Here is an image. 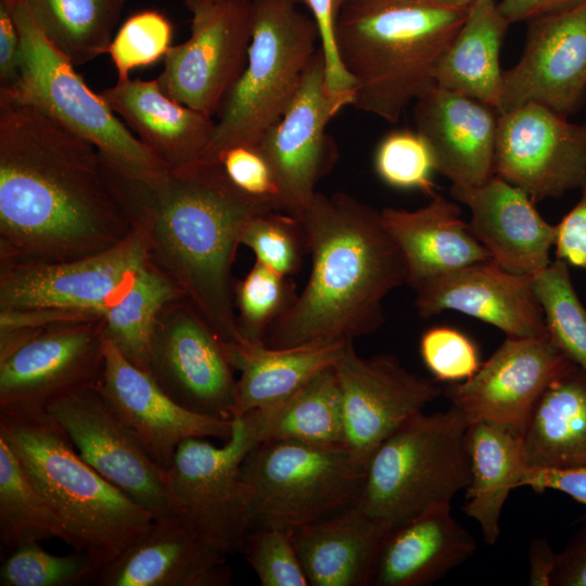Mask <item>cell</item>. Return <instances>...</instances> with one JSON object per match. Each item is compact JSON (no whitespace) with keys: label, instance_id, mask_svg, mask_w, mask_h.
<instances>
[{"label":"cell","instance_id":"ac0fdd59","mask_svg":"<svg viewBox=\"0 0 586 586\" xmlns=\"http://www.w3.org/2000/svg\"><path fill=\"white\" fill-rule=\"evenodd\" d=\"M347 448L364 463L396 429L435 400L442 388L408 371L394 355L359 356L347 341L334 365Z\"/></svg>","mask_w":586,"mask_h":586},{"label":"cell","instance_id":"5bb4252c","mask_svg":"<svg viewBox=\"0 0 586 586\" xmlns=\"http://www.w3.org/2000/svg\"><path fill=\"white\" fill-rule=\"evenodd\" d=\"M190 12L191 35L169 48L156 80L173 100L214 118L246 64L252 0L203 4Z\"/></svg>","mask_w":586,"mask_h":586},{"label":"cell","instance_id":"836d02e7","mask_svg":"<svg viewBox=\"0 0 586 586\" xmlns=\"http://www.w3.org/2000/svg\"><path fill=\"white\" fill-rule=\"evenodd\" d=\"M257 443L293 440L347 447L342 394L334 366L324 368L283 400L244 415Z\"/></svg>","mask_w":586,"mask_h":586},{"label":"cell","instance_id":"1f68e13d","mask_svg":"<svg viewBox=\"0 0 586 586\" xmlns=\"http://www.w3.org/2000/svg\"><path fill=\"white\" fill-rule=\"evenodd\" d=\"M471 480L466 487L463 512L481 527L483 540H498L502 507L520 483L528 463L522 434L492 422H473L467 430Z\"/></svg>","mask_w":586,"mask_h":586},{"label":"cell","instance_id":"484cf974","mask_svg":"<svg viewBox=\"0 0 586 586\" xmlns=\"http://www.w3.org/2000/svg\"><path fill=\"white\" fill-rule=\"evenodd\" d=\"M476 549L472 534L453 517L451 506L432 507L384 532L368 586L432 585Z\"/></svg>","mask_w":586,"mask_h":586},{"label":"cell","instance_id":"4fadbf2b","mask_svg":"<svg viewBox=\"0 0 586 586\" xmlns=\"http://www.w3.org/2000/svg\"><path fill=\"white\" fill-rule=\"evenodd\" d=\"M347 105L353 98L328 86L319 47L290 104L257 144L277 181L281 212L300 218L317 183L334 166L337 152L327 126Z\"/></svg>","mask_w":586,"mask_h":586},{"label":"cell","instance_id":"cb8c5ba5","mask_svg":"<svg viewBox=\"0 0 586 586\" xmlns=\"http://www.w3.org/2000/svg\"><path fill=\"white\" fill-rule=\"evenodd\" d=\"M449 192L470 208L472 234L502 268L532 278L549 266L556 226L522 189L494 175L479 186L451 184Z\"/></svg>","mask_w":586,"mask_h":586},{"label":"cell","instance_id":"52a82bcc","mask_svg":"<svg viewBox=\"0 0 586 586\" xmlns=\"http://www.w3.org/2000/svg\"><path fill=\"white\" fill-rule=\"evenodd\" d=\"M9 9L20 35L21 68L14 87L0 95L35 107L90 142L125 178L157 187L168 170L44 37L25 0Z\"/></svg>","mask_w":586,"mask_h":586},{"label":"cell","instance_id":"f907efd6","mask_svg":"<svg viewBox=\"0 0 586 586\" xmlns=\"http://www.w3.org/2000/svg\"><path fill=\"white\" fill-rule=\"evenodd\" d=\"M563 549L557 552L550 586H586V518Z\"/></svg>","mask_w":586,"mask_h":586},{"label":"cell","instance_id":"680465c9","mask_svg":"<svg viewBox=\"0 0 586 586\" xmlns=\"http://www.w3.org/2000/svg\"><path fill=\"white\" fill-rule=\"evenodd\" d=\"M347 0H335V7H336V10H337V13H339V10L341 9V7L346 2Z\"/></svg>","mask_w":586,"mask_h":586},{"label":"cell","instance_id":"c3c4849f","mask_svg":"<svg viewBox=\"0 0 586 586\" xmlns=\"http://www.w3.org/2000/svg\"><path fill=\"white\" fill-rule=\"evenodd\" d=\"M574 207L556 225V258L586 271V184Z\"/></svg>","mask_w":586,"mask_h":586},{"label":"cell","instance_id":"816d5d0a","mask_svg":"<svg viewBox=\"0 0 586 586\" xmlns=\"http://www.w3.org/2000/svg\"><path fill=\"white\" fill-rule=\"evenodd\" d=\"M21 42L11 10L0 2V90L14 87L20 77Z\"/></svg>","mask_w":586,"mask_h":586},{"label":"cell","instance_id":"f6af8a7d","mask_svg":"<svg viewBox=\"0 0 586 586\" xmlns=\"http://www.w3.org/2000/svg\"><path fill=\"white\" fill-rule=\"evenodd\" d=\"M419 352L436 381H464L482 365L476 343L461 330L449 326L426 329L421 334Z\"/></svg>","mask_w":586,"mask_h":586},{"label":"cell","instance_id":"4316f807","mask_svg":"<svg viewBox=\"0 0 586 586\" xmlns=\"http://www.w3.org/2000/svg\"><path fill=\"white\" fill-rule=\"evenodd\" d=\"M100 94L168 171L201 161L214 132V118L169 98L156 79L129 77Z\"/></svg>","mask_w":586,"mask_h":586},{"label":"cell","instance_id":"74e56055","mask_svg":"<svg viewBox=\"0 0 586 586\" xmlns=\"http://www.w3.org/2000/svg\"><path fill=\"white\" fill-rule=\"evenodd\" d=\"M568 266L556 258L532 277V288L550 340L586 372V307L575 291Z\"/></svg>","mask_w":586,"mask_h":586},{"label":"cell","instance_id":"f1b7e54d","mask_svg":"<svg viewBox=\"0 0 586 586\" xmlns=\"http://www.w3.org/2000/svg\"><path fill=\"white\" fill-rule=\"evenodd\" d=\"M384 532L357 505L291 530L309 586H368Z\"/></svg>","mask_w":586,"mask_h":586},{"label":"cell","instance_id":"ba28073f","mask_svg":"<svg viewBox=\"0 0 586 586\" xmlns=\"http://www.w3.org/2000/svg\"><path fill=\"white\" fill-rule=\"evenodd\" d=\"M298 5L293 0H252L246 64L217 113L201 162H213L233 145H257L290 104L320 47L314 18Z\"/></svg>","mask_w":586,"mask_h":586},{"label":"cell","instance_id":"7bdbcfd3","mask_svg":"<svg viewBox=\"0 0 586 586\" xmlns=\"http://www.w3.org/2000/svg\"><path fill=\"white\" fill-rule=\"evenodd\" d=\"M173 26L155 10L135 13L111 40L106 53L117 72V80L129 78L132 69L156 63L169 50Z\"/></svg>","mask_w":586,"mask_h":586},{"label":"cell","instance_id":"5b68a950","mask_svg":"<svg viewBox=\"0 0 586 586\" xmlns=\"http://www.w3.org/2000/svg\"><path fill=\"white\" fill-rule=\"evenodd\" d=\"M0 435L60 518L67 544L103 569L151 527L153 518L77 453L47 412H0Z\"/></svg>","mask_w":586,"mask_h":586},{"label":"cell","instance_id":"bcb514c9","mask_svg":"<svg viewBox=\"0 0 586 586\" xmlns=\"http://www.w3.org/2000/svg\"><path fill=\"white\" fill-rule=\"evenodd\" d=\"M213 162L218 164L225 177L237 190L280 211V192L277 181L270 165L257 145L230 146Z\"/></svg>","mask_w":586,"mask_h":586},{"label":"cell","instance_id":"f35d334b","mask_svg":"<svg viewBox=\"0 0 586 586\" xmlns=\"http://www.w3.org/2000/svg\"><path fill=\"white\" fill-rule=\"evenodd\" d=\"M295 284L290 277L255 260L251 270L234 283V307L241 337L262 344L270 326L295 302Z\"/></svg>","mask_w":586,"mask_h":586},{"label":"cell","instance_id":"6f0895ef","mask_svg":"<svg viewBox=\"0 0 586 586\" xmlns=\"http://www.w3.org/2000/svg\"><path fill=\"white\" fill-rule=\"evenodd\" d=\"M24 1V0H0V2L4 3L7 7L12 8L16 3Z\"/></svg>","mask_w":586,"mask_h":586},{"label":"cell","instance_id":"f5cc1de1","mask_svg":"<svg viewBox=\"0 0 586 586\" xmlns=\"http://www.w3.org/2000/svg\"><path fill=\"white\" fill-rule=\"evenodd\" d=\"M586 4V0H501L499 9L510 24L568 11Z\"/></svg>","mask_w":586,"mask_h":586},{"label":"cell","instance_id":"d6986e66","mask_svg":"<svg viewBox=\"0 0 586 586\" xmlns=\"http://www.w3.org/2000/svg\"><path fill=\"white\" fill-rule=\"evenodd\" d=\"M526 23L522 56L502 72L498 113L537 103L566 118L586 92V4Z\"/></svg>","mask_w":586,"mask_h":586},{"label":"cell","instance_id":"ab89813d","mask_svg":"<svg viewBox=\"0 0 586 586\" xmlns=\"http://www.w3.org/2000/svg\"><path fill=\"white\" fill-rule=\"evenodd\" d=\"M103 568L87 552L53 555L40 543H29L7 556L0 569L1 586L97 585Z\"/></svg>","mask_w":586,"mask_h":586},{"label":"cell","instance_id":"ee69618b","mask_svg":"<svg viewBox=\"0 0 586 586\" xmlns=\"http://www.w3.org/2000/svg\"><path fill=\"white\" fill-rule=\"evenodd\" d=\"M241 549L262 586H309L291 530L273 525L254 527Z\"/></svg>","mask_w":586,"mask_h":586},{"label":"cell","instance_id":"8992f818","mask_svg":"<svg viewBox=\"0 0 586 586\" xmlns=\"http://www.w3.org/2000/svg\"><path fill=\"white\" fill-rule=\"evenodd\" d=\"M469 423L453 405L415 415L368 459L357 506L384 531L436 506H451L471 480Z\"/></svg>","mask_w":586,"mask_h":586},{"label":"cell","instance_id":"44dd1931","mask_svg":"<svg viewBox=\"0 0 586 586\" xmlns=\"http://www.w3.org/2000/svg\"><path fill=\"white\" fill-rule=\"evenodd\" d=\"M119 420L165 472L179 444L189 437L227 441L232 420L192 412L173 400L145 371L128 361L106 339L105 366L98 385Z\"/></svg>","mask_w":586,"mask_h":586},{"label":"cell","instance_id":"7402d4cb","mask_svg":"<svg viewBox=\"0 0 586 586\" xmlns=\"http://www.w3.org/2000/svg\"><path fill=\"white\" fill-rule=\"evenodd\" d=\"M415 291V307L423 319L455 310L494 326L506 336L547 334L532 278L508 271L493 258L438 276Z\"/></svg>","mask_w":586,"mask_h":586},{"label":"cell","instance_id":"6da1fadb","mask_svg":"<svg viewBox=\"0 0 586 586\" xmlns=\"http://www.w3.org/2000/svg\"><path fill=\"white\" fill-rule=\"evenodd\" d=\"M132 229L99 150L35 107L0 95V266L85 258Z\"/></svg>","mask_w":586,"mask_h":586},{"label":"cell","instance_id":"60d3db41","mask_svg":"<svg viewBox=\"0 0 586 586\" xmlns=\"http://www.w3.org/2000/svg\"><path fill=\"white\" fill-rule=\"evenodd\" d=\"M241 244L253 251L256 260L286 277L300 271L309 253L303 221L280 211L251 217L243 228Z\"/></svg>","mask_w":586,"mask_h":586},{"label":"cell","instance_id":"ffe728a7","mask_svg":"<svg viewBox=\"0 0 586 586\" xmlns=\"http://www.w3.org/2000/svg\"><path fill=\"white\" fill-rule=\"evenodd\" d=\"M569 362L548 334L507 336L471 378L443 393L469 424L492 422L522 434L540 393Z\"/></svg>","mask_w":586,"mask_h":586},{"label":"cell","instance_id":"4dcf8cb0","mask_svg":"<svg viewBox=\"0 0 586 586\" xmlns=\"http://www.w3.org/2000/svg\"><path fill=\"white\" fill-rule=\"evenodd\" d=\"M347 341H319L291 347L242 343L228 347L241 375L237 380L232 418L275 405L320 370L334 366Z\"/></svg>","mask_w":586,"mask_h":586},{"label":"cell","instance_id":"681fc988","mask_svg":"<svg viewBox=\"0 0 586 586\" xmlns=\"http://www.w3.org/2000/svg\"><path fill=\"white\" fill-rule=\"evenodd\" d=\"M523 486L536 493L559 491L586 507V466L569 470L528 468L520 483V487ZM582 518H586V512Z\"/></svg>","mask_w":586,"mask_h":586},{"label":"cell","instance_id":"7c38bea8","mask_svg":"<svg viewBox=\"0 0 586 586\" xmlns=\"http://www.w3.org/2000/svg\"><path fill=\"white\" fill-rule=\"evenodd\" d=\"M228 346L184 296L158 313L149 348L148 373L183 408L232 420L237 380Z\"/></svg>","mask_w":586,"mask_h":586},{"label":"cell","instance_id":"277c9868","mask_svg":"<svg viewBox=\"0 0 586 586\" xmlns=\"http://www.w3.org/2000/svg\"><path fill=\"white\" fill-rule=\"evenodd\" d=\"M470 7L443 0H347L335 40L353 80V105L388 123L434 84L442 54Z\"/></svg>","mask_w":586,"mask_h":586},{"label":"cell","instance_id":"d590c367","mask_svg":"<svg viewBox=\"0 0 586 586\" xmlns=\"http://www.w3.org/2000/svg\"><path fill=\"white\" fill-rule=\"evenodd\" d=\"M184 296L148 260L119 301L101 315L106 339L132 365L148 372L149 348L156 317L171 300Z\"/></svg>","mask_w":586,"mask_h":586},{"label":"cell","instance_id":"e575fe53","mask_svg":"<svg viewBox=\"0 0 586 586\" xmlns=\"http://www.w3.org/2000/svg\"><path fill=\"white\" fill-rule=\"evenodd\" d=\"M128 0H25L44 37L75 67L106 53Z\"/></svg>","mask_w":586,"mask_h":586},{"label":"cell","instance_id":"e0dca14e","mask_svg":"<svg viewBox=\"0 0 586 586\" xmlns=\"http://www.w3.org/2000/svg\"><path fill=\"white\" fill-rule=\"evenodd\" d=\"M494 175L522 189L534 203L586 184V125L526 103L499 113Z\"/></svg>","mask_w":586,"mask_h":586},{"label":"cell","instance_id":"db71d44e","mask_svg":"<svg viewBox=\"0 0 586 586\" xmlns=\"http://www.w3.org/2000/svg\"><path fill=\"white\" fill-rule=\"evenodd\" d=\"M557 552L546 538L536 537L528 545L530 586H550L556 568Z\"/></svg>","mask_w":586,"mask_h":586},{"label":"cell","instance_id":"d6a6232c","mask_svg":"<svg viewBox=\"0 0 586 586\" xmlns=\"http://www.w3.org/2000/svg\"><path fill=\"white\" fill-rule=\"evenodd\" d=\"M510 23L496 0H477L434 71V84L499 111V54Z\"/></svg>","mask_w":586,"mask_h":586},{"label":"cell","instance_id":"8d00e7d4","mask_svg":"<svg viewBox=\"0 0 586 586\" xmlns=\"http://www.w3.org/2000/svg\"><path fill=\"white\" fill-rule=\"evenodd\" d=\"M61 539L67 533L54 510L34 485L17 455L0 435V540L12 552L29 543Z\"/></svg>","mask_w":586,"mask_h":586},{"label":"cell","instance_id":"603a6c76","mask_svg":"<svg viewBox=\"0 0 586 586\" xmlns=\"http://www.w3.org/2000/svg\"><path fill=\"white\" fill-rule=\"evenodd\" d=\"M229 553L180 513L154 519L150 530L105 566L99 586H225Z\"/></svg>","mask_w":586,"mask_h":586},{"label":"cell","instance_id":"d4e9b609","mask_svg":"<svg viewBox=\"0 0 586 586\" xmlns=\"http://www.w3.org/2000/svg\"><path fill=\"white\" fill-rule=\"evenodd\" d=\"M498 115L487 104L436 84L417 98L413 110L436 171L459 187L479 186L494 176Z\"/></svg>","mask_w":586,"mask_h":586},{"label":"cell","instance_id":"8fae6325","mask_svg":"<svg viewBox=\"0 0 586 586\" xmlns=\"http://www.w3.org/2000/svg\"><path fill=\"white\" fill-rule=\"evenodd\" d=\"M256 444L249 419L234 418L224 446L189 437L177 447L166 472L179 513L228 553L241 549L250 530V498L241 467Z\"/></svg>","mask_w":586,"mask_h":586},{"label":"cell","instance_id":"83f0119b","mask_svg":"<svg viewBox=\"0 0 586 586\" xmlns=\"http://www.w3.org/2000/svg\"><path fill=\"white\" fill-rule=\"evenodd\" d=\"M383 224L399 247L413 290L438 276L492 258L461 218L459 205L434 192L426 205L385 207Z\"/></svg>","mask_w":586,"mask_h":586},{"label":"cell","instance_id":"f546056e","mask_svg":"<svg viewBox=\"0 0 586 586\" xmlns=\"http://www.w3.org/2000/svg\"><path fill=\"white\" fill-rule=\"evenodd\" d=\"M532 469L586 466V372L566 364L545 386L522 432Z\"/></svg>","mask_w":586,"mask_h":586},{"label":"cell","instance_id":"9f6ffc18","mask_svg":"<svg viewBox=\"0 0 586 586\" xmlns=\"http://www.w3.org/2000/svg\"><path fill=\"white\" fill-rule=\"evenodd\" d=\"M447 3L455 4V5H461V7H470L477 0H443Z\"/></svg>","mask_w":586,"mask_h":586},{"label":"cell","instance_id":"11a10c76","mask_svg":"<svg viewBox=\"0 0 586 586\" xmlns=\"http://www.w3.org/2000/svg\"><path fill=\"white\" fill-rule=\"evenodd\" d=\"M222 1H233V0H183L184 5L190 10H192L195 7L203 5V4H209V3H217ZM298 4H303L302 0H293Z\"/></svg>","mask_w":586,"mask_h":586},{"label":"cell","instance_id":"9a60e30c","mask_svg":"<svg viewBox=\"0 0 586 586\" xmlns=\"http://www.w3.org/2000/svg\"><path fill=\"white\" fill-rule=\"evenodd\" d=\"M46 410L80 457L153 520L179 513L167 473L119 420L98 385L65 396Z\"/></svg>","mask_w":586,"mask_h":586},{"label":"cell","instance_id":"7dc6e473","mask_svg":"<svg viewBox=\"0 0 586 586\" xmlns=\"http://www.w3.org/2000/svg\"><path fill=\"white\" fill-rule=\"evenodd\" d=\"M314 18L320 49L326 64V76L330 90L335 94H345L354 99L353 80L345 71L336 48L335 23L337 10L335 0H302ZM354 102V101H353Z\"/></svg>","mask_w":586,"mask_h":586},{"label":"cell","instance_id":"2e32d148","mask_svg":"<svg viewBox=\"0 0 586 586\" xmlns=\"http://www.w3.org/2000/svg\"><path fill=\"white\" fill-rule=\"evenodd\" d=\"M148 262L133 227L119 244L94 255L49 264L0 266V309H65L101 316Z\"/></svg>","mask_w":586,"mask_h":586},{"label":"cell","instance_id":"3957f363","mask_svg":"<svg viewBox=\"0 0 586 586\" xmlns=\"http://www.w3.org/2000/svg\"><path fill=\"white\" fill-rule=\"evenodd\" d=\"M311 271L292 306L268 329L265 345L346 341L383 324V301L406 284L404 256L381 212L345 193L316 191L300 216Z\"/></svg>","mask_w":586,"mask_h":586},{"label":"cell","instance_id":"30bf717a","mask_svg":"<svg viewBox=\"0 0 586 586\" xmlns=\"http://www.w3.org/2000/svg\"><path fill=\"white\" fill-rule=\"evenodd\" d=\"M102 317H75L0 331V412H36L99 385L105 366Z\"/></svg>","mask_w":586,"mask_h":586},{"label":"cell","instance_id":"9c48e42d","mask_svg":"<svg viewBox=\"0 0 586 586\" xmlns=\"http://www.w3.org/2000/svg\"><path fill=\"white\" fill-rule=\"evenodd\" d=\"M365 473L366 463L347 447L263 441L241 467L250 498V530L263 525L293 530L357 505Z\"/></svg>","mask_w":586,"mask_h":586},{"label":"cell","instance_id":"b9f144b4","mask_svg":"<svg viewBox=\"0 0 586 586\" xmlns=\"http://www.w3.org/2000/svg\"><path fill=\"white\" fill-rule=\"evenodd\" d=\"M374 170L387 186L419 190L431 196L435 191L436 171L431 149L416 130H394L382 138L373 158Z\"/></svg>","mask_w":586,"mask_h":586},{"label":"cell","instance_id":"7a4b0ae2","mask_svg":"<svg viewBox=\"0 0 586 586\" xmlns=\"http://www.w3.org/2000/svg\"><path fill=\"white\" fill-rule=\"evenodd\" d=\"M128 212L148 260L182 292L228 347L238 329L232 267L246 221L276 211L237 190L217 163L168 171L156 187L133 184Z\"/></svg>","mask_w":586,"mask_h":586}]
</instances>
